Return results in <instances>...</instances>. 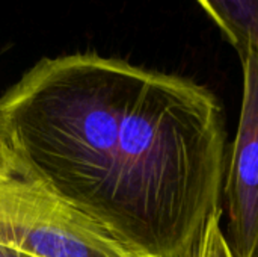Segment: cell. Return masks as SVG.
I'll return each instance as SVG.
<instances>
[{"label":"cell","instance_id":"6da1fadb","mask_svg":"<svg viewBox=\"0 0 258 257\" xmlns=\"http://www.w3.org/2000/svg\"><path fill=\"white\" fill-rule=\"evenodd\" d=\"M227 132L215 94L136 65L110 141L100 226L136 257H177L222 209Z\"/></svg>","mask_w":258,"mask_h":257},{"label":"cell","instance_id":"7a4b0ae2","mask_svg":"<svg viewBox=\"0 0 258 257\" xmlns=\"http://www.w3.org/2000/svg\"><path fill=\"white\" fill-rule=\"evenodd\" d=\"M0 245L30 257H136L21 174L0 179Z\"/></svg>","mask_w":258,"mask_h":257},{"label":"cell","instance_id":"3957f363","mask_svg":"<svg viewBox=\"0 0 258 257\" xmlns=\"http://www.w3.org/2000/svg\"><path fill=\"white\" fill-rule=\"evenodd\" d=\"M243 94L239 127L227 161L222 214L234 257H249L258 241V55L240 58Z\"/></svg>","mask_w":258,"mask_h":257},{"label":"cell","instance_id":"277c9868","mask_svg":"<svg viewBox=\"0 0 258 257\" xmlns=\"http://www.w3.org/2000/svg\"><path fill=\"white\" fill-rule=\"evenodd\" d=\"M216 23L239 58L258 55V0H195Z\"/></svg>","mask_w":258,"mask_h":257},{"label":"cell","instance_id":"5b68a950","mask_svg":"<svg viewBox=\"0 0 258 257\" xmlns=\"http://www.w3.org/2000/svg\"><path fill=\"white\" fill-rule=\"evenodd\" d=\"M18 174H20V171H18L17 162L14 159V155L11 153L6 141L3 139V136L0 133V179L18 176Z\"/></svg>","mask_w":258,"mask_h":257},{"label":"cell","instance_id":"8992f818","mask_svg":"<svg viewBox=\"0 0 258 257\" xmlns=\"http://www.w3.org/2000/svg\"><path fill=\"white\" fill-rule=\"evenodd\" d=\"M0 257H30L27 254H23L20 251H15V250H11L8 247H3L0 245Z\"/></svg>","mask_w":258,"mask_h":257},{"label":"cell","instance_id":"52a82bcc","mask_svg":"<svg viewBox=\"0 0 258 257\" xmlns=\"http://www.w3.org/2000/svg\"><path fill=\"white\" fill-rule=\"evenodd\" d=\"M249 257H258V241H257V244H255V248H254V251L251 253V256Z\"/></svg>","mask_w":258,"mask_h":257}]
</instances>
